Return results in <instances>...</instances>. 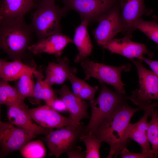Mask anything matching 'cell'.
Wrapping results in <instances>:
<instances>
[{"mask_svg":"<svg viewBox=\"0 0 158 158\" xmlns=\"http://www.w3.org/2000/svg\"><path fill=\"white\" fill-rule=\"evenodd\" d=\"M145 109L131 107L124 101L117 107L93 133L102 142L109 145L107 158L117 157L126 148L130 139L127 137L126 132L131 119L136 112Z\"/></svg>","mask_w":158,"mask_h":158,"instance_id":"obj_1","label":"cell"},{"mask_svg":"<svg viewBox=\"0 0 158 158\" xmlns=\"http://www.w3.org/2000/svg\"><path fill=\"white\" fill-rule=\"evenodd\" d=\"M34 32L24 16L0 20V47L15 60L25 55Z\"/></svg>","mask_w":158,"mask_h":158,"instance_id":"obj_2","label":"cell"},{"mask_svg":"<svg viewBox=\"0 0 158 158\" xmlns=\"http://www.w3.org/2000/svg\"><path fill=\"white\" fill-rule=\"evenodd\" d=\"M56 0H41L35 4L30 24L38 40L61 33L60 21L67 11L56 4Z\"/></svg>","mask_w":158,"mask_h":158,"instance_id":"obj_3","label":"cell"},{"mask_svg":"<svg viewBox=\"0 0 158 158\" xmlns=\"http://www.w3.org/2000/svg\"><path fill=\"white\" fill-rule=\"evenodd\" d=\"M101 89L95 99L90 102L91 114L85 133H93L100 124L107 118L117 107L128 99V96L112 90L104 83H100Z\"/></svg>","mask_w":158,"mask_h":158,"instance_id":"obj_4","label":"cell"},{"mask_svg":"<svg viewBox=\"0 0 158 158\" xmlns=\"http://www.w3.org/2000/svg\"><path fill=\"white\" fill-rule=\"evenodd\" d=\"M85 75V80H88L94 78L100 83L110 85L116 91L125 95L124 87L125 84L121 78V73L125 70L128 71L130 68L129 64H126L116 67L95 62L87 58L80 63Z\"/></svg>","mask_w":158,"mask_h":158,"instance_id":"obj_5","label":"cell"},{"mask_svg":"<svg viewBox=\"0 0 158 158\" xmlns=\"http://www.w3.org/2000/svg\"><path fill=\"white\" fill-rule=\"evenodd\" d=\"M131 60L137 69L139 88L131 92L128 99L138 107L145 108L151 104L152 100H158V77L143 66L142 60Z\"/></svg>","mask_w":158,"mask_h":158,"instance_id":"obj_6","label":"cell"},{"mask_svg":"<svg viewBox=\"0 0 158 158\" xmlns=\"http://www.w3.org/2000/svg\"><path fill=\"white\" fill-rule=\"evenodd\" d=\"M85 126L81 122L78 125L67 126L51 131L46 137L49 156L57 158L66 153L76 145L81 136L85 133Z\"/></svg>","mask_w":158,"mask_h":158,"instance_id":"obj_7","label":"cell"},{"mask_svg":"<svg viewBox=\"0 0 158 158\" xmlns=\"http://www.w3.org/2000/svg\"><path fill=\"white\" fill-rule=\"evenodd\" d=\"M120 13V7L118 2L98 19L99 24L94 30L93 34L99 45L102 47L113 39L118 33L124 32Z\"/></svg>","mask_w":158,"mask_h":158,"instance_id":"obj_8","label":"cell"},{"mask_svg":"<svg viewBox=\"0 0 158 158\" xmlns=\"http://www.w3.org/2000/svg\"><path fill=\"white\" fill-rule=\"evenodd\" d=\"M67 11L73 10L80 16L82 20L89 23L98 19L109 10L118 0H62Z\"/></svg>","mask_w":158,"mask_h":158,"instance_id":"obj_9","label":"cell"},{"mask_svg":"<svg viewBox=\"0 0 158 158\" xmlns=\"http://www.w3.org/2000/svg\"><path fill=\"white\" fill-rule=\"evenodd\" d=\"M35 137L9 121H0V157L20 150Z\"/></svg>","mask_w":158,"mask_h":158,"instance_id":"obj_10","label":"cell"},{"mask_svg":"<svg viewBox=\"0 0 158 158\" xmlns=\"http://www.w3.org/2000/svg\"><path fill=\"white\" fill-rule=\"evenodd\" d=\"M28 113L37 124L47 128H60L75 125L71 118L65 116L47 104L26 109Z\"/></svg>","mask_w":158,"mask_h":158,"instance_id":"obj_11","label":"cell"},{"mask_svg":"<svg viewBox=\"0 0 158 158\" xmlns=\"http://www.w3.org/2000/svg\"><path fill=\"white\" fill-rule=\"evenodd\" d=\"M132 35H125L123 38L113 39L102 47L111 53L120 55L130 60L137 58L142 61L145 54L151 58L154 56L153 53L149 51L144 44L132 41Z\"/></svg>","mask_w":158,"mask_h":158,"instance_id":"obj_12","label":"cell"},{"mask_svg":"<svg viewBox=\"0 0 158 158\" xmlns=\"http://www.w3.org/2000/svg\"><path fill=\"white\" fill-rule=\"evenodd\" d=\"M7 116L9 121L35 138L44 135L47 136L53 128L43 127L36 123L26 111L27 107L7 106Z\"/></svg>","mask_w":158,"mask_h":158,"instance_id":"obj_13","label":"cell"},{"mask_svg":"<svg viewBox=\"0 0 158 158\" xmlns=\"http://www.w3.org/2000/svg\"><path fill=\"white\" fill-rule=\"evenodd\" d=\"M120 9V18L126 34L132 35V26L137 20L144 15L152 12L145 7L144 0H118Z\"/></svg>","mask_w":158,"mask_h":158,"instance_id":"obj_14","label":"cell"},{"mask_svg":"<svg viewBox=\"0 0 158 158\" xmlns=\"http://www.w3.org/2000/svg\"><path fill=\"white\" fill-rule=\"evenodd\" d=\"M155 102L146 107L144 110V115L140 119L134 123H130L126 132L127 137L138 143L141 148V152L149 154L154 158L153 152L150 148L148 140L147 131L148 119L151 113L152 108L158 104Z\"/></svg>","mask_w":158,"mask_h":158,"instance_id":"obj_15","label":"cell"},{"mask_svg":"<svg viewBox=\"0 0 158 158\" xmlns=\"http://www.w3.org/2000/svg\"><path fill=\"white\" fill-rule=\"evenodd\" d=\"M54 91L64 102L75 124H80L83 119L90 118L87 112L88 106L87 102L75 95L68 86L63 85Z\"/></svg>","mask_w":158,"mask_h":158,"instance_id":"obj_16","label":"cell"},{"mask_svg":"<svg viewBox=\"0 0 158 158\" xmlns=\"http://www.w3.org/2000/svg\"><path fill=\"white\" fill-rule=\"evenodd\" d=\"M73 40L61 32L52 35L31 44L28 50L34 54L42 53L53 54L57 58L60 57L66 46Z\"/></svg>","mask_w":158,"mask_h":158,"instance_id":"obj_17","label":"cell"},{"mask_svg":"<svg viewBox=\"0 0 158 158\" xmlns=\"http://www.w3.org/2000/svg\"><path fill=\"white\" fill-rule=\"evenodd\" d=\"M76 68L71 66L68 58L64 56L57 58L56 62L48 63L45 70L44 82L49 85H62L68 80L71 73L76 74Z\"/></svg>","mask_w":158,"mask_h":158,"instance_id":"obj_18","label":"cell"},{"mask_svg":"<svg viewBox=\"0 0 158 158\" xmlns=\"http://www.w3.org/2000/svg\"><path fill=\"white\" fill-rule=\"evenodd\" d=\"M35 4L34 0H1L0 20L24 16Z\"/></svg>","mask_w":158,"mask_h":158,"instance_id":"obj_19","label":"cell"},{"mask_svg":"<svg viewBox=\"0 0 158 158\" xmlns=\"http://www.w3.org/2000/svg\"><path fill=\"white\" fill-rule=\"evenodd\" d=\"M89 23L87 20H82L75 29L73 40L78 51L74 59L75 63H80L87 58L92 52L93 46L87 30Z\"/></svg>","mask_w":158,"mask_h":158,"instance_id":"obj_20","label":"cell"},{"mask_svg":"<svg viewBox=\"0 0 158 158\" xmlns=\"http://www.w3.org/2000/svg\"><path fill=\"white\" fill-rule=\"evenodd\" d=\"M36 69L23 63L21 59L13 61L0 60V77L8 81H16L22 75L28 73H34Z\"/></svg>","mask_w":158,"mask_h":158,"instance_id":"obj_21","label":"cell"},{"mask_svg":"<svg viewBox=\"0 0 158 158\" xmlns=\"http://www.w3.org/2000/svg\"><path fill=\"white\" fill-rule=\"evenodd\" d=\"M25 98L21 96L15 87L11 86L8 81L1 78L0 81V103L8 106L16 105L27 107Z\"/></svg>","mask_w":158,"mask_h":158,"instance_id":"obj_22","label":"cell"},{"mask_svg":"<svg viewBox=\"0 0 158 158\" xmlns=\"http://www.w3.org/2000/svg\"><path fill=\"white\" fill-rule=\"evenodd\" d=\"M33 74L36 80L33 97L38 99H42L46 104L51 106L56 98L54 91L51 86L47 84L43 80L45 78L41 72L36 69Z\"/></svg>","mask_w":158,"mask_h":158,"instance_id":"obj_23","label":"cell"},{"mask_svg":"<svg viewBox=\"0 0 158 158\" xmlns=\"http://www.w3.org/2000/svg\"><path fill=\"white\" fill-rule=\"evenodd\" d=\"M158 104L152 109L150 115L151 119L148 122L147 135L151 145L154 158L158 156Z\"/></svg>","mask_w":158,"mask_h":158,"instance_id":"obj_24","label":"cell"},{"mask_svg":"<svg viewBox=\"0 0 158 158\" xmlns=\"http://www.w3.org/2000/svg\"><path fill=\"white\" fill-rule=\"evenodd\" d=\"M79 140L85 145L86 158H100L99 150L102 142L95 134L84 133L80 137Z\"/></svg>","mask_w":158,"mask_h":158,"instance_id":"obj_25","label":"cell"},{"mask_svg":"<svg viewBox=\"0 0 158 158\" xmlns=\"http://www.w3.org/2000/svg\"><path fill=\"white\" fill-rule=\"evenodd\" d=\"M19 151L22 156L25 158H43L46 153L44 145L40 140L29 141Z\"/></svg>","mask_w":158,"mask_h":158,"instance_id":"obj_26","label":"cell"},{"mask_svg":"<svg viewBox=\"0 0 158 158\" xmlns=\"http://www.w3.org/2000/svg\"><path fill=\"white\" fill-rule=\"evenodd\" d=\"M132 28L134 31L136 29L140 31L158 44V23L155 21H146L141 18L133 23Z\"/></svg>","mask_w":158,"mask_h":158,"instance_id":"obj_27","label":"cell"},{"mask_svg":"<svg viewBox=\"0 0 158 158\" xmlns=\"http://www.w3.org/2000/svg\"><path fill=\"white\" fill-rule=\"evenodd\" d=\"M33 73L24 74L16 81L14 87L20 94L23 97H34L35 84L33 78Z\"/></svg>","mask_w":158,"mask_h":158,"instance_id":"obj_28","label":"cell"},{"mask_svg":"<svg viewBox=\"0 0 158 158\" xmlns=\"http://www.w3.org/2000/svg\"><path fill=\"white\" fill-rule=\"evenodd\" d=\"M98 89V86H92L86 83L81 89L78 97L84 100H88L91 102L95 99V95Z\"/></svg>","mask_w":158,"mask_h":158,"instance_id":"obj_29","label":"cell"},{"mask_svg":"<svg viewBox=\"0 0 158 158\" xmlns=\"http://www.w3.org/2000/svg\"><path fill=\"white\" fill-rule=\"evenodd\" d=\"M75 74L71 73L69 75L68 80L70 81L73 92L78 97L79 93L86 82L83 80L77 77Z\"/></svg>","mask_w":158,"mask_h":158,"instance_id":"obj_30","label":"cell"},{"mask_svg":"<svg viewBox=\"0 0 158 158\" xmlns=\"http://www.w3.org/2000/svg\"><path fill=\"white\" fill-rule=\"evenodd\" d=\"M122 158H152L151 155L141 152L135 153L130 152L127 149L125 148L120 154Z\"/></svg>","mask_w":158,"mask_h":158,"instance_id":"obj_31","label":"cell"},{"mask_svg":"<svg viewBox=\"0 0 158 158\" xmlns=\"http://www.w3.org/2000/svg\"><path fill=\"white\" fill-rule=\"evenodd\" d=\"M69 158H86L85 152L82 151V148L76 145L66 153Z\"/></svg>","mask_w":158,"mask_h":158,"instance_id":"obj_32","label":"cell"},{"mask_svg":"<svg viewBox=\"0 0 158 158\" xmlns=\"http://www.w3.org/2000/svg\"><path fill=\"white\" fill-rule=\"evenodd\" d=\"M51 107L58 112H64L68 111L66 105L61 98L59 99L56 98Z\"/></svg>","mask_w":158,"mask_h":158,"instance_id":"obj_33","label":"cell"},{"mask_svg":"<svg viewBox=\"0 0 158 158\" xmlns=\"http://www.w3.org/2000/svg\"><path fill=\"white\" fill-rule=\"evenodd\" d=\"M149 66L158 77V61H155L147 59L145 57L142 59Z\"/></svg>","mask_w":158,"mask_h":158,"instance_id":"obj_34","label":"cell"},{"mask_svg":"<svg viewBox=\"0 0 158 158\" xmlns=\"http://www.w3.org/2000/svg\"><path fill=\"white\" fill-rule=\"evenodd\" d=\"M157 157V158H158V157Z\"/></svg>","mask_w":158,"mask_h":158,"instance_id":"obj_35","label":"cell"}]
</instances>
